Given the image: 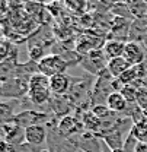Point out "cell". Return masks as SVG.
I'll return each instance as SVG.
<instances>
[{
    "mask_svg": "<svg viewBox=\"0 0 147 152\" xmlns=\"http://www.w3.org/2000/svg\"><path fill=\"white\" fill-rule=\"evenodd\" d=\"M69 66L70 64L66 61V58H63L60 54H55V53L47 54L42 60L38 61L39 73L48 76V77L66 73V70L69 69Z\"/></svg>",
    "mask_w": 147,
    "mask_h": 152,
    "instance_id": "6da1fadb",
    "label": "cell"
},
{
    "mask_svg": "<svg viewBox=\"0 0 147 152\" xmlns=\"http://www.w3.org/2000/svg\"><path fill=\"white\" fill-rule=\"evenodd\" d=\"M29 92V80L23 77H12L1 82V96L3 98H13L22 99L28 96Z\"/></svg>",
    "mask_w": 147,
    "mask_h": 152,
    "instance_id": "7a4b0ae2",
    "label": "cell"
},
{
    "mask_svg": "<svg viewBox=\"0 0 147 152\" xmlns=\"http://www.w3.org/2000/svg\"><path fill=\"white\" fill-rule=\"evenodd\" d=\"M57 133L61 137H73L74 134H80L85 133V127L82 124V118L80 114H70L66 115L63 118L58 120V126H57Z\"/></svg>",
    "mask_w": 147,
    "mask_h": 152,
    "instance_id": "3957f363",
    "label": "cell"
},
{
    "mask_svg": "<svg viewBox=\"0 0 147 152\" xmlns=\"http://www.w3.org/2000/svg\"><path fill=\"white\" fill-rule=\"evenodd\" d=\"M13 121L20 126L23 130L31 127V126H38V124H47L50 121V117L45 111L39 110H23L13 118Z\"/></svg>",
    "mask_w": 147,
    "mask_h": 152,
    "instance_id": "277c9868",
    "label": "cell"
},
{
    "mask_svg": "<svg viewBox=\"0 0 147 152\" xmlns=\"http://www.w3.org/2000/svg\"><path fill=\"white\" fill-rule=\"evenodd\" d=\"M1 140L7 142L9 145L20 146L25 143V130L18 126L13 120L1 123Z\"/></svg>",
    "mask_w": 147,
    "mask_h": 152,
    "instance_id": "5b68a950",
    "label": "cell"
},
{
    "mask_svg": "<svg viewBox=\"0 0 147 152\" xmlns=\"http://www.w3.org/2000/svg\"><path fill=\"white\" fill-rule=\"evenodd\" d=\"M147 47L138 41H127L124 57L128 60L131 66H140L147 58Z\"/></svg>",
    "mask_w": 147,
    "mask_h": 152,
    "instance_id": "8992f818",
    "label": "cell"
},
{
    "mask_svg": "<svg viewBox=\"0 0 147 152\" xmlns=\"http://www.w3.org/2000/svg\"><path fill=\"white\" fill-rule=\"evenodd\" d=\"M45 142H48V129L45 124L31 126L25 129V143L34 146H42Z\"/></svg>",
    "mask_w": 147,
    "mask_h": 152,
    "instance_id": "52a82bcc",
    "label": "cell"
},
{
    "mask_svg": "<svg viewBox=\"0 0 147 152\" xmlns=\"http://www.w3.org/2000/svg\"><path fill=\"white\" fill-rule=\"evenodd\" d=\"M72 76H69L67 73L63 75H57L50 77V89L53 95H58V96H64L69 94L70 88H72Z\"/></svg>",
    "mask_w": 147,
    "mask_h": 152,
    "instance_id": "ba28073f",
    "label": "cell"
},
{
    "mask_svg": "<svg viewBox=\"0 0 147 152\" xmlns=\"http://www.w3.org/2000/svg\"><path fill=\"white\" fill-rule=\"evenodd\" d=\"M125 44L127 41L124 39H108L104 45H102V50L105 53L106 60L109 61L112 58H117V57H124V51H125Z\"/></svg>",
    "mask_w": 147,
    "mask_h": 152,
    "instance_id": "9c48e42d",
    "label": "cell"
},
{
    "mask_svg": "<svg viewBox=\"0 0 147 152\" xmlns=\"http://www.w3.org/2000/svg\"><path fill=\"white\" fill-rule=\"evenodd\" d=\"M51 89L50 88H29V92H28V98L31 99V102L34 104V107L37 105L39 107H44V105H48L50 99H51Z\"/></svg>",
    "mask_w": 147,
    "mask_h": 152,
    "instance_id": "30bf717a",
    "label": "cell"
},
{
    "mask_svg": "<svg viewBox=\"0 0 147 152\" xmlns=\"http://www.w3.org/2000/svg\"><path fill=\"white\" fill-rule=\"evenodd\" d=\"M80 118H82V124L85 127V132L93 133V134H98L101 130V126H102V120L93 114L92 110H86V111H82L80 114Z\"/></svg>",
    "mask_w": 147,
    "mask_h": 152,
    "instance_id": "8fae6325",
    "label": "cell"
},
{
    "mask_svg": "<svg viewBox=\"0 0 147 152\" xmlns=\"http://www.w3.org/2000/svg\"><path fill=\"white\" fill-rule=\"evenodd\" d=\"M80 151L82 152H102L101 139L93 133L85 132L80 136Z\"/></svg>",
    "mask_w": 147,
    "mask_h": 152,
    "instance_id": "7c38bea8",
    "label": "cell"
},
{
    "mask_svg": "<svg viewBox=\"0 0 147 152\" xmlns=\"http://www.w3.org/2000/svg\"><path fill=\"white\" fill-rule=\"evenodd\" d=\"M106 105L112 113L115 114H124L128 110V102L124 98V95L121 92H112L106 99Z\"/></svg>",
    "mask_w": 147,
    "mask_h": 152,
    "instance_id": "4fadbf2b",
    "label": "cell"
},
{
    "mask_svg": "<svg viewBox=\"0 0 147 152\" xmlns=\"http://www.w3.org/2000/svg\"><path fill=\"white\" fill-rule=\"evenodd\" d=\"M131 67V64L128 63V60L125 57H117V58H112L108 61V72L111 73V76L114 79H119L121 76L124 75L127 70Z\"/></svg>",
    "mask_w": 147,
    "mask_h": 152,
    "instance_id": "5bb4252c",
    "label": "cell"
},
{
    "mask_svg": "<svg viewBox=\"0 0 147 152\" xmlns=\"http://www.w3.org/2000/svg\"><path fill=\"white\" fill-rule=\"evenodd\" d=\"M127 6L134 19L147 18V1H127Z\"/></svg>",
    "mask_w": 147,
    "mask_h": 152,
    "instance_id": "9a60e30c",
    "label": "cell"
},
{
    "mask_svg": "<svg viewBox=\"0 0 147 152\" xmlns=\"http://www.w3.org/2000/svg\"><path fill=\"white\" fill-rule=\"evenodd\" d=\"M91 110H92L93 114H95V115H98L102 121H104V120H108V118L114 117V115H117V114L112 113L109 108H108V105H106V104H99V105H95V107H92Z\"/></svg>",
    "mask_w": 147,
    "mask_h": 152,
    "instance_id": "2e32d148",
    "label": "cell"
},
{
    "mask_svg": "<svg viewBox=\"0 0 147 152\" xmlns=\"http://www.w3.org/2000/svg\"><path fill=\"white\" fill-rule=\"evenodd\" d=\"M137 92H138V89L133 85H125L121 91V94L124 95V98L127 99L128 104H135L137 102Z\"/></svg>",
    "mask_w": 147,
    "mask_h": 152,
    "instance_id": "e0dca14e",
    "label": "cell"
},
{
    "mask_svg": "<svg viewBox=\"0 0 147 152\" xmlns=\"http://www.w3.org/2000/svg\"><path fill=\"white\" fill-rule=\"evenodd\" d=\"M64 6L67 7V9H74L76 12H85V7L88 6V3H85V1H67V3H64Z\"/></svg>",
    "mask_w": 147,
    "mask_h": 152,
    "instance_id": "ac0fdd59",
    "label": "cell"
},
{
    "mask_svg": "<svg viewBox=\"0 0 147 152\" xmlns=\"http://www.w3.org/2000/svg\"><path fill=\"white\" fill-rule=\"evenodd\" d=\"M134 152H147V143L138 140V143L135 145V151Z\"/></svg>",
    "mask_w": 147,
    "mask_h": 152,
    "instance_id": "d6986e66",
    "label": "cell"
},
{
    "mask_svg": "<svg viewBox=\"0 0 147 152\" xmlns=\"http://www.w3.org/2000/svg\"><path fill=\"white\" fill-rule=\"evenodd\" d=\"M41 152H53L50 148H44V149H41Z\"/></svg>",
    "mask_w": 147,
    "mask_h": 152,
    "instance_id": "ffe728a7",
    "label": "cell"
},
{
    "mask_svg": "<svg viewBox=\"0 0 147 152\" xmlns=\"http://www.w3.org/2000/svg\"><path fill=\"white\" fill-rule=\"evenodd\" d=\"M20 152H28V151H25V149H22V148H20Z\"/></svg>",
    "mask_w": 147,
    "mask_h": 152,
    "instance_id": "44dd1931",
    "label": "cell"
},
{
    "mask_svg": "<svg viewBox=\"0 0 147 152\" xmlns=\"http://www.w3.org/2000/svg\"><path fill=\"white\" fill-rule=\"evenodd\" d=\"M79 152H82V151H79Z\"/></svg>",
    "mask_w": 147,
    "mask_h": 152,
    "instance_id": "7402d4cb",
    "label": "cell"
}]
</instances>
